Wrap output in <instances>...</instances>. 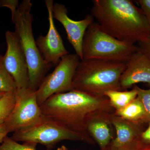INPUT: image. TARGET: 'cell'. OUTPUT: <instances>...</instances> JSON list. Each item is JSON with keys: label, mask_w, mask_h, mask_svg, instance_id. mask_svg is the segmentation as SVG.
Returning <instances> with one entry per match:
<instances>
[{"label": "cell", "mask_w": 150, "mask_h": 150, "mask_svg": "<svg viewBox=\"0 0 150 150\" xmlns=\"http://www.w3.org/2000/svg\"><path fill=\"white\" fill-rule=\"evenodd\" d=\"M91 15L105 32L123 42L136 44L150 35L142 9L131 0H93Z\"/></svg>", "instance_id": "cell-1"}, {"label": "cell", "mask_w": 150, "mask_h": 150, "mask_svg": "<svg viewBox=\"0 0 150 150\" xmlns=\"http://www.w3.org/2000/svg\"><path fill=\"white\" fill-rule=\"evenodd\" d=\"M40 108L43 117L61 123L72 131L86 134V122L91 115L101 111L115 112L105 96L77 90L54 94Z\"/></svg>", "instance_id": "cell-2"}, {"label": "cell", "mask_w": 150, "mask_h": 150, "mask_svg": "<svg viewBox=\"0 0 150 150\" xmlns=\"http://www.w3.org/2000/svg\"><path fill=\"white\" fill-rule=\"evenodd\" d=\"M127 62L90 59L81 60L73 78V90L105 95L110 91H122L120 79Z\"/></svg>", "instance_id": "cell-3"}, {"label": "cell", "mask_w": 150, "mask_h": 150, "mask_svg": "<svg viewBox=\"0 0 150 150\" xmlns=\"http://www.w3.org/2000/svg\"><path fill=\"white\" fill-rule=\"evenodd\" d=\"M32 4L24 0L11 16L16 33L23 49L29 73L30 88L36 91L51 68L46 64L36 45L32 29Z\"/></svg>", "instance_id": "cell-4"}, {"label": "cell", "mask_w": 150, "mask_h": 150, "mask_svg": "<svg viewBox=\"0 0 150 150\" xmlns=\"http://www.w3.org/2000/svg\"><path fill=\"white\" fill-rule=\"evenodd\" d=\"M139 50L137 44L114 38L105 32L97 23L94 22L84 35L83 60L98 59L127 62Z\"/></svg>", "instance_id": "cell-5"}, {"label": "cell", "mask_w": 150, "mask_h": 150, "mask_svg": "<svg viewBox=\"0 0 150 150\" xmlns=\"http://www.w3.org/2000/svg\"><path fill=\"white\" fill-rule=\"evenodd\" d=\"M11 138L17 142L39 144L48 146L64 140L80 141L91 145L95 144V142L88 134L72 131L42 115L35 124L14 132Z\"/></svg>", "instance_id": "cell-6"}, {"label": "cell", "mask_w": 150, "mask_h": 150, "mask_svg": "<svg viewBox=\"0 0 150 150\" xmlns=\"http://www.w3.org/2000/svg\"><path fill=\"white\" fill-rule=\"evenodd\" d=\"M80 61L76 54H68L61 58L54 71L46 76L35 91L39 106L54 94L73 90V78Z\"/></svg>", "instance_id": "cell-7"}, {"label": "cell", "mask_w": 150, "mask_h": 150, "mask_svg": "<svg viewBox=\"0 0 150 150\" xmlns=\"http://www.w3.org/2000/svg\"><path fill=\"white\" fill-rule=\"evenodd\" d=\"M16 94L14 107L4 123L9 133L32 126L42 116L35 91L28 88L17 89Z\"/></svg>", "instance_id": "cell-8"}, {"label": "cell", "mask_w": 150, "mask_h": 150, "mask_svg": "<svg viewBox=\"0 0 150 150\" xmlns=\"http://www.w3.org/2000/svg\"><path fill=\"white\" fill-rule=\"evenodd\" d=\"M5 36L7 49L3 56L5 67L14 80L17 89L29 88L28 66L18 37L15 31L9 30Z\"/></svg>", "instance_id": "cell-9"}, {"label": "cell", "mask_w": 150, "mask_h": 150, "mask_svg": "<svg viewBox=\"0 0 150 150\" xmlns=\"http://www.w3.org/2000/svg\"><path fill=\"white\" fill-rule=\"evenodd\" d=\"M48 12L49 29L45 36L40 35L35 40L36 45L43 60L51 67H56L63 56L69 54L65 48L63 40L54 24L52 8L53 0H46Z\"/></svg>", "instance_id": "cell-10"}, {"label": "cell", "mask_w": 150, "mask_h": 150, "mask_svg": "<svg viewBox=\"0 0 150 150\" xmlns=\"http://www.w3.org/2000/svg\"><path fill=\"white\" fill-rule=\"evenodd\" d=\"M52 12L54 18L61 23L64 28L67 39L74 49L76 54L82 60L84 35L89 26L94 22V18L91 14L81 20H73L68 16V11L65 6L58 3L54 4Z\"/></svg>", "instance_id": "cell-11"}, {"label": "cell", "mask_w": 150, "mask_h": 150, "mask_svg": "<svg viewBox=\"0 0 150 150\" xmlns=\"http://www.w3.org/2000/svg\"><path fill=\"white\" fill-rule=\"evenodd\" d=\"M140 83L150 86V59L139 49L126 63V69L120 79V84L122 90L126 91Z\"/></svg>", "instance_id": "cell-12"}, {"label": "cell", "mask_w": 150, "mask_h": 150, "mask_svg": "<svg viewBox=\"0 0 150 150\" xmlns=\"http://www.w3.org/2000/svg\"><path fill=\"white\" fill-rule=\"evenodd\" d=\"M114 112H96L89 117L86 122V132L97 143L100 149L107 146L116 137V131L111 119V114Z\"/></svg>", "instance_id": "cell-13"}, {"label": "cell", "mask_w": 150, "mask_h": 150, "mask_svg": "<svg viewBox=\"0 0 150 150\" xmlns=\"http://www.w3.org/2000/svg\"><path fill=\"white\" fill-rule=\"evenodd\" d=\"M111 121L116 131V137L109 144L120 146L139 139L144 129L142 123H136L126 120L113 112Z\"/></svg>", "instance_id": "cell-14"}, {"label": "cell", "mask_w": 150, "mask_h": 150, "mask_svg": "<svg viewBox=\"0 0 150 150\" xmlns=\"http://www.w3.org/2000/svg\"><path fill=\"white\" fill-rule=\"evenodd\" d=\"M114 113L128 121L136 123H146L144 108L137 97L125 107L115 110Z\"/></svg>", "instance_id": "cell-15"}, {"label": "cell", "mask_w": 150, "mask_h": 150, "mask_svg": "<svg viewBox=\"0 0 150 150\" xmlns=\"http://www.w3.org/2000/svg\"><path fill=\"white\" fill-rule=\"evenodd\" d=\"M105 96L110 100V104L114 110L123 108L137 97V92L133 88L131 91H110L106 92Z\"/></svg>", "instance_id": "cell-16"}, {"label": "cell", "mask_w": 150, "mask_h": 150, "mask_svg": "<svg viewBox=\"0 0 150 150\" xmlns=\"http://www.w3.org/2000/svg\"><path fill=\"white\" fill-rule=\"evenodd\" d=\"M17 89L14 80L4 64L3 55L0 54V93L14 92Z\"/></svg>", "instance_id": "cell-17"}, {"label": "cell", "mask_w": 150, "mask_h": 150, "mask_svg": "<svg viewBox=\"0 0 150 150\" xmlns=\"http://www.w3.org/2000/svg\"><path fill=\"white\" fill-rule=\"evenodd\" d=\"M16 92L6 93L0 100V125L5 123L14 107L16 101Z\"/></svg>", "instance_id": "cell-18"}, {"label": "cell", "mask_w": 150, "mask_h": 150, "mask_svg": "<svg viewBox=\"0 0 150 150\" xmlns=\"http://www.w3.org/2000/svg\"><path fill=\"white\" fill-rule=\"evenodd\" d=\"M36 145L26 143L20 144L7 136L0 144V150H36Z\"/></svg>", "instance_id": "cell-19"}, {"label": "cell", "mask_w": 150, "mask_h": 150, "mask_svg": "<svg viewBox=\"0 0 150 150\" xmlns=\"http://www.w3.org/2000/svg\"><path fill=\"white\" fill-rule=\"evenodd\" d=\"M133 88L136 90L137 97L142 103L145 110L146 123L150 122V88L144 89L135 85Z\"/></svg>", "instance_id": "cell-20"}, {"label": "cell", "mask_w": 150, "mask_h": 150, "mask_svg": "<svg viewBox=\"0 0 150 150\" xmlns=\"http://www.w3.org/2000/svg\"><path fill=\"white\" fill-rule=\"evenodd\" d=\"M100 150H150V145L143 144L139 139L120 146H113L109 144L104 149Z\"/></svg>", "instance_id": "cell-21"}, {"label": "cell", "mask_w": 150, "mask_h": 150, "mask_svg": "<svg viewBox=\"0 0 150 150\" xmlns=\"http://www.w3.org/2000/svg\"><path fill=\"white\" fill-rule=\"evenodd\" d=\"M18 0H0V7L8 8L10 9L12 16L18 8Z\"/></svg>", "instance_id": "cell-22"}, {"label": "cell", "mask_w": 150, "mask_h": 150, "mask_svg": "<svg viewBox=\"0 0 150 150\" xmlns=\"http://www.w3.org/2000/svg\"><path fill=\"white\" fill-rule=\"evenodd\" d=\"M136 1L144 14L150 28V0H137Z\"/></svg>", "instance_id": "cell-23"}, {"label": "cell", "mask_w": 150, "mask_h": 150, "mask_svg": "<svg viewBox=\"0 0 150 150\" xmlns=\"http://www.w3.org/2000/svg\"><path fill=\"white\" fill-rule=\"evenodd\" d=\"M137 45L140 50L150 59V35L144 41L139 42Z\"/></svg>", "instance_id": "cell-24"}, {"label": "cell", "mask_w": 150, "mask_h": 150, "mask_svg": "<svg viewBox=\"0 0 150 150\" xmlns=\"http://www.w3.org/2000/svg\"><path fill=\"white\" fill-rule=\"evenodd\" d=\"M149 123L148 128L142 132L138 139L142 143L146 145H150V122Z\"/></svg>", "instance_id": "cell-25"}, {"label": "cell", "mask_w": 150, "mask_h": 150, "mask_svg": "<svg viewBox=\"0 0 150 150\" xmlns=\"http://www.w3.org/2000/svg\"><path fill=\"white\" fill-rule=\"evenodd\" d=\"M9 134L4 123L0 125V144L2 143L5 138Z\"/></svg>", "instance_id": "cell-26"}, {"label": "cell", "mask_w": 150, "mask_h": 150, "mask_svg": "<svg viewBox=\"0 0 150 150\" xmlns=\"http://www.w3.org/2000/svg\"><path fill=\"white\" fill-rule=\"evenodd\" d=\"M56 150H69L67 147L65 146L64 145H62V146L58 148Z\"/></svg>", "instance_id": "cell-27"}, {"label": "cell", "mask_w": 150, "mask_h": 150, "mask_svg": "<svg viewBox=\"0 0 150 150\" xmlns=\"http://www.w3.org/2000/svg\"><path fill=\"white\" fill-rule=\"evenodd\" d=\"M6 93H0V100H1V99L4 96V95Z\"/></svg>", "instance_id": "cell-28"}, {"label": "cell", "mask_w": 150, "mask_h": 150, "mask_svg": "<svg viewBox=\"0 0 150 150\" xmlns=\"http://www.w3.org/2000/svg\"></svg>", "instance_id": "cell-29"}]
</instances>
